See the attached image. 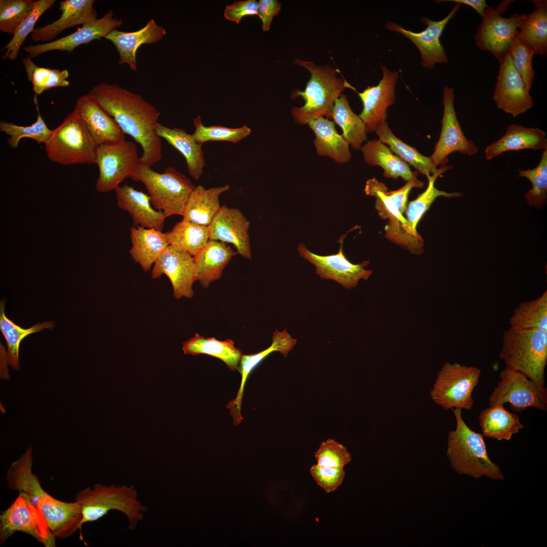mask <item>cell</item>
<instances>
[{
	"mask_svg": "<svg viewBox=\"0 0 547 547\" xmlns=\"http://www.w3.org/2000/svg\"><path fill=\"white\" fill-rule=\"evenodd\" d=\"M500 380L491 394L489 406L508 403L518 413L533 407L547 410V390L523 373L505 367L499 375Z\"/></svg>",
	"mask_w": 547,
	"mask_h": 547,
	"instance_id": "9",
	"label": "cell"
},
{
	"mask_svg": "<svg viewBox=\"0 0 547 547\" xmlns=\"http://www.w3.org/2000/svg\"><path fill=\"white\" fill-rule=\"evenodd\" d=\"M346 235L339 239L340 246L336 254L319 255L307 250L303 243L298 245L297 250L300 256L315 266L316 273L321 279L334 280L343 287L350 289L357 287L360 279L367 280L372 270L365 268L369 260L354 264L345 257L342 251V243Z\"/></svg>",
	"mask_w": 547,
	"mask_h": 547,
	"instance_id": "13",
	"label": "cell"
},
{
	"mask_svg": "<svg viewBox=\"0 0 547 547\" xmlns=\"http://www.w3.org/2000/svg\"><path fill=\"white\" fill-rule=\"evenodd\" d=\"M55 0H38L29 15L18 26L12 38L1 51L5 50L3 60H15L26 37L31 34L39 18L55 3Z\"/></svg>",
	"mask_w": 547,
	"mask_h": 547,
	"instance_id": "46",
	"label": "cell"
},
{
	"mask_svg": "<svg viewBox=\"0 0 547 547\" xmlns=\"http://www.w3.org/2000/svg\"><path fill=\"white\" fill-rule=\"evenodd\" d=\"M74 110L98 145L125 140V134L117 123L91 95L79 97Z\"/></svg>",
	"mask_w": 547,
	"mask_h": 547,
	"instance_id": "21",
	"label": "cell"
},
{
	"mask_svg": "<svg viewBox=\"0 0 547 547\" xmlns=\"http://www.w3.org/2000/svg\"><path fill=\"white\" fill-rule=\"evenodd\" d=\"M499 62V70L493 99L499 109L513 117L533 106L532 98L507 53Z\"/></svg>",
	"mask_w": 547,
	"mask_h": 547,
	"instance_id": "16",
	"label": "cell"
},
{
	"mask_svg": "<svg viewBox=\"0 0 547 547\" xmlns=\"http://www.w3.org/2000/svg\"><path fill=\"white\" fill-rule=\"evenodd\" d=\"M443 92L444 112L441 120V131L431 156L437 167L446 165L448 162V155L455 151L471 156L479 150L472 141L466 138L461 129L454 109L453 89L445 86Z\"/></svg>",
	"mask_w": 547,
	"mask_h": 547,
	"instance_id": "14",
	"label": "cell"
},
{
	"mask_svg": "<svg viewBox=\"0 0 547 547\" xmlns=\"http://www.w3.org/2000/svg\"><path fill=\"white\" fill-rule=\"evenodd\" d=\"M130 240L132 246L129 252L132 259L145 272L150 270L169 245L165 233L140 226L131 228Z\"/></svg>",
	"mask_w": 547,
	"mask_h": 547,
	"instance_id": "30",
	"label": "cell"
},
{
	"mask_svg": "<svg viewBox=\"0 0 547 547\" xmlns=\"http://www.w3.org/2000/svg\"><path fill=\"white\" fill-rule=\"evenodd\" d=\"M34 102L37 111V116L35 122L31 125L21 126L11 122L1 121L0 131L9 136L7 143L11 147L18 148L20 140L23 138H31L38 143L44 144L49 139L52 130L48 127L41 116L36 95L34 96Z\"/></svg>",
	"mask_w": 547,
	"mask_h": 547,
	"instance_id": "45",
	"label": "cell"
},
{
	"mask_svg": "<svg viewBox=\"0 0 547 547\" xmlns=\"http://www.w3.org/2000/svg\"><path fill=\"white\" fill-rule=\"evenodd\" d=\"M166 275L170 280L173 297L192 298L196 281V270L193 256L187 252L168 245L153 264L151 272L153 279Z\"/></svg>",
	"mask_w": 547,
	"mask_h": 547,
	"instance_id": "15",
	"label": "cell"
},
{
	"mask_svg": "<svg viewBox=\"0 0 547 547\" xmlns=\"http://www.w3.org/2000/svg\"><path fill=\"white\" fill-rule=\"evenodd\" d=\"M182 348L186 355L205 354L217 358L231 371L238 370L243 355L231 339L219 340L214 337H205L198 333L183 342Z\"/></svg>",
	"mask_w": 547,
	"mask_h": 547,
	"instance_id": "35",
	"label": "cell"
},
{
	"mask_svg": "<svg viewBox=\"0 0 547 547\" xmlns=\"http://www.w3.org/2000/svg\"><path fill=\"white\" fill-rule=\"evenodd\" d=\"M94 0H65L59 3L60 17L45 26L36 27L30 38L35 42L48 43L64 30L76 25H83L97 18V13L93 7Z\"/></svg>",
	"mask_w": 547,
	"mask_h": 547,
	"instance_id": "23",
	"label": "cell"
},
{
	"mask_svg": "<svg viewBox=\"0 0 547 547\" xmlns=\"http://www.w3.org/2000/svg\"><path fill=\"white\" fill-rule=\"evenodd\" d=\"M509 53L515 68L530 92L535 76V71L532 66L534 51L519 37L517 33L513 39Z\"/></svg>",
	"mask_w": 547,
	"mask_h": 547,
	"instance_id": "50",
	"label": "cell"
},
{
	"mask_svg": "<svg viewBox=\"0 0 547 547\" xmlns=\"http://www.w3.org/2000/svg\"><path fill=\"white\" fill-rule=\"evenodd\" d=\"M114 192L118 207L130 214L135 226L162 231L167 217L153 208L148 194L127 184L119 186Z\"/></svg>",
	"mask_w": 547,
	"mask_h": 547,
	"instance_id": "26",
	"label": "cell"
},
{
	"mask_svg": "<svg viewBox=\"0 0 547 547\" xmlns=\"http://www.w3.org/2000/svg\"><path fill=\"white\" fill-rule=\"evenodd\" d=\"M158 136L179 151L185 158L187 170L191 177L199 180L205 165L202 145L197 143L192 134L184 129L171 128L158 123L156 127Z\"/></svg>",
	"mask_w": 547,
	"mask_h": 547,
	"instance_id": "32",
	"label": "cell"
},
{
	"mask_svg": "<svg viewBox=\"0 0 547 547\" xmlns=\"http://www.w3.org/2000/svg\"><path fill=\"white\" fill-rule=\"evenodd\" d=\"M35 3L33 0H1L0 30L13 35L32 12Z\"/></svg>",
	"mask_w": 547,
	"mask_h": 547,
	"instance_id": "49",
	"label": "cell"
},
{
	"mask_svg": "<svg viewBox=\"0 0 547 547\" xmlns=\"http://www.w3.org/2000/svg\"><path fill=\"white\" fill-rule=\"evenodd\" d=\"M360 150L364 161L369 165L381 167L385 178L396 179L401 177L406 181L417 178L408 164L379 139L366 141Z\"/></svg>",
	"mask_w": 547,
	"mask_h": 547,
	"instance_id": "33",
	"label": "cell"
},
{
	"mask_svg": "<svg viewBox=\"0 0 547 547\" xmlns=\"http://www.w3.org/2000/svg\"><path fill=\"white\" fill-rule=\"evenodd\" d=\"M513 2L503 1L496 9L488 6L475 35L478 48L490 52L498 61L509 53L513 39L518 32L521 15L515 13L509 18L501 16Z\"/></svg>",
	"mask_w": 547,
	"mask_h": 547,
	"instance_id": "11",
	"label": "cell"
},
{
	"mask_svg": "<svg viewBox=\"0 0 547 547\" xmlns=\"http://www.w3.org/2000/svg\"><path fill=\"white\" fill-rule=\"evenodd\" d=\"M32 450L28 446L24 453L11 464L6 480L9 487L17 490L36 507L38 502L48 493L42 487L38 478L32 472Z\"/></svg>",
	"mask_w": 547,
	"mask_h": 547,
	"instance_id": "29",
	"label": "cell"
},
{
	"mask_svg": "<svg viewBox=\"0 0 547 547\" xmlns=\"http://www.w3.org/2000/svg\"><path fill=\"white\" fill-rule=\"evenodd\" d=\"M165 234L169 245L181 249L192 256L209 240L208 226L197 224L184 219L177 222Z\"/></svg>",
	"mask_w": 547,
	"mask_h": 547,
	"instance_id": "42",
	"label": "cell"
},
{
	"mask_svg": "<svg viewBox=\"0 0 547 547\" xmlns=\"http://www.w3.org/2000/svg\"><path fill=\"white\" fill-rule=\"evenodd\" d=\"M130 178L145 186L153 208L167 217L182 216L190 194L196 186L183 174L172 167L163 173L154 171L151 166L139 161Z\"/></svg>",
	"mask_w": 547,
	"mask_h": 547,
	"instance_id": "6",
	"label": "cell"
},
{
	"mask_svg": "<svg viewBox=\"0 0 547 547\" xmlns=\"http://www.w3.org/2000/svg\"><path fill=\"white\" fill-rule=\"evenodd\" d=\"M229 189V185L208 189L201 185L196 186L185 207L183 219L208 226L221 207L220 196Z\"/></svg>",
	"mask_w": 547,
	"mask_h": 547,
	"instance_id": "34",
	"label": "cell"
},
{
	"mask_svg": "<svg viewBox=\"0 0 547 547\" xmlns=\"http://www.w3.org/2000/svg\"><path fill=\"white\" fill-rule=\"evenodd\" d=\"M365 192L376 198L375 207L380 217L389 219V224L385 227L387 238L408 246L421 244V241L411 235L406 219L388 196L387 188L383 183L374 177L370 179L366 183Z\"/></svg>",
	"mask_w": 547,
	"mask_h": 547,
	"instance_id": "22",
	"label": "cell"
},
{
	"mask_svg": "<svg viewBox=\"0 0 547 547\" xmlns=\"http://www.w3.org/2000/svg\"><path fill=\"white\" fill-rule=\"evenodd\" d=\"M250 222L238 208L221 207L208 226L209 239L232 244L242 257L251 260Z\"/></svg>",
	"mask_w": 547,
	"mask_h": 547,
	"instance_id": "20",
	"label": "cell"
},
{
	"mask_svg": "<svg viewBox=\"0 0 547 547\" xmlns=\"http://www.w3.org/2000/svg\"><path fill=\"white\" fill-rule=\"evenodd\" d=\"M452 168V166H441L436 172L427 177L428 184L426 190L410 202L406 209V220L409 230L411 235L419 240L421 241V239L416 231L417 225L435 199L439 196L452 198L459 197L462 194L458 192H446L435 187V183L438 177Z\"/></svg>",
	"mask_w": 547,
	"mask_h": 547,
	"instance_id": "41",
	"label": "cell"
},
{
	"mask_svg": "<svg viewBox=\"0 0 547 547\" xmlns=\"http://www.w3.org/2000/svg\"><path fill=\"white\" fill-rule=\"evenodd\" d=\"M17 531L30 535L45 547L56 546V538L41 511L20 494L0 515L1 544Z\"/></svg>",
	"mask_w": 547,
	"mask_h": 547,
	"instance_id": "12",
	"label": "cell"
},
{
	"mask_svg": "<svg viewBox=\"0 0 547 547\" xmlns=\"http://www.w3.org/2000/svg\"><path fill=\"white\" fill-rule=\"evenodd\" d=\"M89 94L117 123L122 131L131 136L141 146L139 161L152 166L162 157V139L156 132L161 112L141 95L115 84L101 83Z\"/></svg>",
	"mask_w": 547,
	"mask_h": 547,
	"instance_id": "1",
	"label": "cell"
},
{
	"mask_svg": "<svg viewBox=\"0 0 547 547\" xmlns=\"http://www.w3.org/2000/svg\"><path fill=\"white\" fill-rule=\"evenodd\" d=\"M332 120L341 128L342 136L351 148L360 149L367 141L366 127L362 120L352 110L344 94L335 101Z\"/></svg>",
	"mask_w": 547,
	"mask_h": 547,
	"instance_id": "39",
	"label": "cell"
},
{
	"mask_svg": "<svg viewBox=\"0 0 547 547\" xmlns=\"http://www.w3.org/2000/svg\"><path fill=\"white\" fill-rule=\"evenodd\" d=\"M479 419L483 435L498 441L510 440L524 427L518 415L505 409L501 404L481 411Z\"/></svg>",
	"mask_w": 547,
	"mask_h": 547,
	"instance_id": "37",
	"label": "cell"
},
{
	"mask_svg": "<svg viewBox=\"0 0 547 547\" xmlns=\"http://www.w3.org/2000/svg\"><path fill=\"white\" fill-rule=\"evenodd\" d=\"M510 326L547 331V292L538 298L522 302L509 319Z\"/></svg>",
	"mask_w": 547,
	"mask_h": 547,
	"instance_id": "43",
	"label": "cell"
},
{
	"mask_svg": "<svg viewBox=\"0 0 547 547\" xmlns=\"http://www.w3.org/2000/svg\"><path fill=\"white\" fill-rule=\"evenodd\" d=\"M28 81L33 86L35 95H40L53 88L65 87L69 85L67 80L69 72L66 69L59 70L36 65L27 55L22 59Z\"/></svg>",
	"mask_w": 547,
	"mask_h": 547,
	"instance_id": "44",
	"label": "cell"
},
{
	"mask_svg": "<svg viewBox=\"0 0 547 547\" xmlns=\"http://www.w3.org/2000/svg\"><path fill=\"white\" fill-rule=\"evenodd\" d=\"M258 16L262 21L263 31H268L273 18L281 10V4L277 0H260Z\"/></svg>",
	"mask_w": 547,
	"mask_h": 547,
	"instance_id": "55",
	"label": "cell"
},
{
	"mask_svg": "<svg viewBox=\"0 0 547 547\" xmlns=\"http://www.w3.org/2000/svg\"><path fill=\"white\" fill-rule=\"evenodd\" d=\"M375 132L380 141L406 163L412 166L419 174L427 178L438 171L431 157L421 154L415 148L397 138L386 121L380 124Z\"/></svg>",
	"mask_w": 547,
	"mask_h": 547,
	"instance_id": "38",
	"label": "cell"
},
{
	"mask_svg": "<svg viewBox=\"0 0 547 547\" xmlns=\"http://www.w3.org/2000/svg\"><path fill=\"white\" fill-rule=\"evenodd\" d=\"M138 149L133 142H120L98 146L96 164L99 176L96 189L101 192L114 190L130 177L139 163Z\"/></svg>",
	"mask_w": 547,
	"mask_h": 547,
	"instance_id": "10",
	"label": "cell"
},
{
	"mask_svg": "<svg viewBox=\"0 0 547 547\" xmlns=\"http://www.w3.org/2000/svg\"><path fill=\"white\" fill-rule=\"evenodd\" d=\"M98 146L74 110L52 130L45 143L48 158L64 165L96 164Z\"/></svg>",
	"mask_w": 547,
	"mask_h": 547,
	"instance_id": "7",
	"label": "cell"
},
{
	"mask_svg": "<svg viewBox=\"0 0 547 547\" xmlns=\"http://www.w3.org/2000/svg\"><path fill=\"white\" fill-rule=\"evenodd\" d=\"M439 2H454L456 3L466 5L473 8L482 17L485 9L488 6L485 0H447Z\"/></svg>",
	"mask_w": 547,
	"mask_h": 547,
	"instance_id": "56",
	"label": "cell"
},
{
	"mask_svg": "<svg viewBox=\"0 0 547 547\" xmlns=\"http://www.w3.org/2000/svg\"><path fill=\"white\" fill-rule=\"evenodd\" d=\"M535 8L528 15L521 14L518 36L534 51L535 55L547 54V1L533 0Z\"/></svg>",
	"mask_w": 547,
	"mask_h": 547,
	"instance_id": "36",
	"label": "cell"
},
{
	"mask_svg": "<svg viewBox=\"0 0 547 547\" xmlns=\"http://www.w3.org/2000/svg\"><path fill=\"white\" fill-rule=\"evenodd\" d=\"M259 4L255 0L236 2L227 6L224 12L225 18L239 24L246 16L257 15Z\"/></svg>",
	"mask_w": 547,
	"mask_h": 547,
	"instance_id": "53",
	"label": "cell"
},
{
	"mask_svg": "<svg viewBox=\"0 0 547 547\" xmlns=\"http://www.w3.org/2000/svg\"><path fill=\"white\" fill-rule=\"evenodd\" d=\"M545 148H547V139L546 134L542 130L511 124L507 127L504 135L487 146L485 155L486 160L489 161L507 151Z\"/></svg>",
	"mask_w": 547,
	"mask_h": 547,
	"instance_id": "28",
	"label": "cell"
},
{
	"mask_svg": "<svg viewBox=\"0 0 547 547\" xmlns=\"http://www.w3.org/2000/svg\"><path fill=\"white\" fill-rule=\"evenodd\" d=\"M310 473L316 482L327 492L335 491L342 483L345 472L343 468H333L313 465Z\"/></svg>",
	"mask_w": 547,
	"mask_h": 547,
	"instance_id": "52",
	"label": "cell"
},
{
	"mask_svg": "<svg viewBox=\"0 0 547 547\" xmlns=\"http://www.w3.org/2000/svg\"><path fill=\"white\" fill-rule=\"evenodd\" d=\"M123 21L113 16V11L110 10L102 17L86 23L76 31L68 35L48 43L25 46L22 49L31 58L52 51L71 53L81 45L105 38L112 30L120 27Z\"/></svg>",
	"mask_w": 547,
	"mask_h": 547,
	"instance_id": "18",
	"label": "cell"
},
{
	"mask_svg": "<svg viewBox=\"0 0 547 547\" xmlns=\"http://www.w3.org/2000/svg\"><path fill=\"white\" fill-rule=\"evenodd\" d=\"M238 254L226 243L209 239L193 256L196 270V281L204 288L219 280L231 259Z\"/></svg>",
	"mask_w": 547,
	"mask_h": 547,
	"instance_id": "27",
	"label": "cell"
},
{
	"mask_svg": "<svg viewBox=\"0 0 547 547\" xmlns=\"http://www.w3.org/2000/svg\"><path fill=\"white\" fill-rule=\"evenodd\" d=\"M519 173L518 177H525L532 183V188L525 194L528 204L537 208L543 206L547 198V148L543 151L537 167L532 169H519Z\"/></svg>",
	"mask_w": 547,
	"mask_h": 547,
	"instance_id": "48",
	"label": "cell"
},
{
	"mask_svg": "<svg viewBox=\"0 0 547 547\" xmlns=\"http://www.w3.org/2000/svg\"><path fill=\"white\" fill-rule=\"evenodd\" d=\"M195 127L192 134L194 140L201 145L208 141H229L237 143L251 133V130L246 125L236 128L220 126H204L200 115L193 121Z\"/></svg>",
	"mask_w": 547,
	"mask_h": 547,
	"instance_id": "47",
	"label": "cell"
},
{
	"mask_svg": "<svg viewBox=\"0 0 547 547\" xmlns=\"http://www.w3.org/2000/svg\"><path fill=\"white\" fill-rule=\"evenodd\" d=\"M499 358L506 367L545 386L547 331L510 326L502 335Z\"/></svg>",
	"mask_w": 547,
	"mask_h": 547,
	"instance_id": "4",
	"label": "cell"
},
{
	"mask_svg": "<svg viewBox=\"0 0 547 547\" xmlns=\"http://www.w3.org/2000/svg\"><path fill=\"white\" fill-rule=\"evenodd\" d=\"M461 4L456 3L451 12L440 21L422 18V22L426 28L420 32H414L404 29L392 22H388L385 27L389 31L399 32L408 38L417 48L421 56V65L432 69L437 63H445L448 57L440 42V37L449 21L455 16Z\"/></svg>",
	"mask_w": 547,
	"mask_h": 547,
	"instance_id": "17",
	"label": "cell"
},
{
	"mask_svg": "<svg viewBox=\"0 0 547 547\" xmlns=\"http://www.w3.org/2000/svg\"><path fill=\"white\" fill-rule=\"evenodd\" d=\"M424 185L423 182L415 178L407 181L403 187L398 190L388 191L387 193L398 210L403 214L407 209L408 197L411 190L414 187L421 188Z\"/></svg>",
	"mask_w": 547,
	"mask_h": 547,
	"instance_id": "54",
	"label": "cell"
},
{
	"mask_svg": "<svg viewBox=\"0 0 547 547\" xmlns=\"http://www.w3.org/2000/svg\"><path fill=\"white\" fill-rule=\"evenodd\" d=\"M166 34L165 29L150 19L142 28L125 32L115 29L105 38L110 41L116 49L120 65L126 64L133 70L137 69L136 54L139 48L143 44L158 43Z\"/></svg>",
	"mask_w": 547,
	"mask_h": 547,
	"instance_id": "25",
	"label": "cell"
},
{
	"mask_svg": "<svg viewBox=\"0 0 547 547\" xmlns=\"http://www.w3.org/2000/svg\"><path fill=\"white\" fill-rule=\"evenodd\" d=\"M481 370L457 363H445L438 373L431 397L444 410H470L474 401L472 393L478 385Z\"/></svg>",
	"mask_w": 547,
	"mask_h": 547,
	"instance_id": "8",
	"label": "cell"
},
{
	"mask_svg": "<svg viewBox=\"0 0 547 547\" xmlns=\"http://www.w3.org/2000/svg\"><path fill=\"white\" fill-rule=\"evenodd\" d=\"M54 321H46L37 323L30 328L24 329L8 319L5 314V301L0 302V330L4 336L7 345L5 350L9 364L15 370L19 369V347L21 341L28 335L40 332L43 330L52 329Z\"/></svg>",
	"mask_w": 547,
	"mask_h": 547,
	"instance_id": "40",
	"label": "cell"
},
{
	"mask_svg": "<svg viewBox=\"0 0 547 547\" xmlns=\"http://www.w3.org/2000/svg\"><path fill=\"white\" fill-rule=\"evenodd\" d=\"M315 457L318 465L333 468H343L351 459L345 447L331 439L321 443Z\"/></svg>",
	"mask_w": 547,
	"mask_h": 547,
	"instance_id": "51",
	"label": "cell"
},
{
	"mask_svg": "<svg viewBox=\"0 0 547 547\" xmlns=\"http://www.w3.org/2000/svg\"><path fill=\"white\" fill-rule=\"evenodd\" d=\"M296 342V339L293 338L286 329L281 332L276 329L272 333V343L269 347L255 354L243 355L238 370L240 372L242 377L240 386L236 397L226 405V408L230 411L235 425H239L243 419L241 414V407L244 389L250 373L272 352L279 351L284 358H286Z\"/></svg>",
	"mask_w": 547,
	"mask_h": 547,
	"instance_id": "24",
	"label": "cell"
},
{
	"mask_svg": "<svg viewBox=\"0 0 547 547\" xmlns=\"http://www.w3.org/2000/svg\"><path fill=\"white\" fill-rule=\"evenodd\" d=\"M307 125L315 134L314 143L319 155L329 157L340 164L350 161L349 145L337 132L333 122L320 117L310 120Z\"/></svg>",
	"mask_w": 547,
	"mask_h": 547,
	"instance_id": "31",
	"label": "cell"
},
{
	"mask_svg": "<svg viewBox=\"0 0 547 547\" xmlns=\"http://www.w3.org/2000/svg\"><path fill=\"white\" fill-rule=\"evenodd\" d=\"M456 428L449 432L447 457L451 467L459 474L478 480L486 476L493 480H503L499 466L489 458L483 434L471 429L462 419L461 410L452 409Z\"/></svg>",
	"mask_w": 547,
	"mask_h": 547,
	"instance_id": "3",
	"label": "cell"
},
{
	"mask_svg": "<svg viewBox=\"0 0 547 547\" xmlns=\"http://www.w3.org/2000/svg\"><path fill=\"white\" fill-rule=\"evenodd\" d=\"M294 64L305 68L310 73V78L303 91L296 90L291 98L301 97L304 103L301 107L291 109L294 122L307 125L312 119L324 117L332 120V111L335 100L346 88L356 90L344 79L337 76L338 70L326 65H318L312 61L297 58Z\"/></svg>",
	"mask_w": 547,
	"mask_h": 547,
	"instance_id": "2",
	"label": "cell"
},
{
	"mask_svg": "<svg viewBox=\"0 0 547 547\" xmlns=\"http://www.w3.org/2000/svg\"><path fill=\"white\" fill-rule=\"evenodd\" d=\"M381 68L382 77L378 84L358 93L363 105L359 116L365 124L367 133L375 132L380 124L386 122L387 109L395 104L399 72L391 71L383 65Z\"/></svg>",
	"mask_w": 547,
	"mask_h": 547,
	"instance_id": "19",
	"label": "cell"
},
{
	"mask_svg": "<svg viewBox=\"0 0 547 547\" xmlns=\"http://www.w3.org/2000/svg\"><path fill=\"white\" fill-rule=\"evenodd\" d=\"M137 491L133 486H107L97 484L91 488L87 487L78 492L75 500L80 505L82 519L81 525L96 521L111 510L123 513L128 519L130 530L135 528L142 520L147 507L138 500Z\"/></svg>",
	"mask_w": 547,
	"mask_h": 547,
	"instance_id": "5",
	"label": "cell"
}]
</instances>
